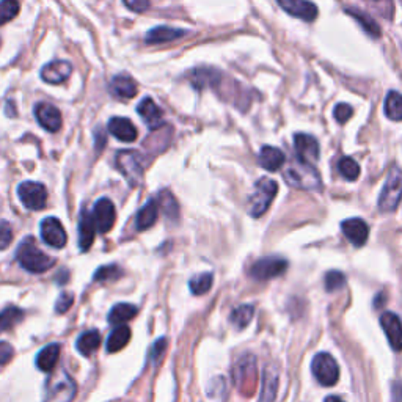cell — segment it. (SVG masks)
<instances>
[{
	"label": "cell",
	"mask_w": 402,
	"mask_h": 402,
	"mask_svg": "<svg viewBox=\"0 0 402 402\" xmlns=\"http://www.w3.org/2000/svg\"><path fill=\"white\" fill-rule=\"evenodd\" d=\"M283 178L291 187L300 188V191H319L322 186L320 174L310 162L302 159L292 161L283 172Z\"/></svg>",
	"instance_id": "6da1fadb"
},
{
	"label": "cell",
	"mask_w": 402,
	"mask_h": 402,
	"mask_svg": "<svg viewBox=\"0 0 402 402\" xmlns=\"http://www.w3.org/2000/svg\"><path fill=\"white\" fill-rule=\"evenodd\" d=\"M17 262L31 274H43L55 266V260L36 247L34 237H25L16 251Z\"/></svg>",
	"instance_id": "7a4b0ae2"
},
{
	"label": "cell",
	"mask_w": 402,
	"mask_h": 402,
	"mask_svg": "<svg viewBox=\"0 0 402 402\" xmlns=\"http://www.w3.org/2000/svg\"><path fill=\"white\" fill-rule=\"evenodd\" d=\"M77 393V383L65 369L49 373L44 389V402H73Z\"/></svg>",
	"instance_id": "3957f363"
},
{
	"label": "cell",
	"mask_w": 402,
	"mask_h": 402,
	"mask_svg": "<svg viewBox=\"0 0 402 402\" xmlns=\"http://www.w3.org/2000/svg\"><path fill=\"white\" fill-rule=\"evenodd\" d=\"M276 192H278V186L276 182L270 178H261L255 184V192L251 193L248 200V212L251 217H261L264 212L269 209L270 203H272Z\"/></svg>",
	"instance_id": "277c9868"
},
{
	"label": "cell",
	"mask_w": 402,
	"mask_h": 402,
	"mask_svg": "<svg viewBox=\"0 0 402 402\" xmlns=\"http://www.w3.org/2000/svg\"><path fill=\"white\" fill-rule=\"evenodd\" d=\"M256 379H258V368H256V358L253 355H244L237 360L234 369H232V380H234L236 387L241 389L244 394H253L256 388Z\"/></svg>",
	"instance_id": "5b68a950"
},
{
	"label": "cell",
	"mask_w": 402,
	"mask_h": 402,
	"mask_svg": "<svg viewBox=\"0 0 402 402\" xmlns=\"http://www.w3.org/2000/svg\"><path fill=\"white\" fill-rule=\"evenodd\" d=\"M402 198V170L393 167L389 170L388 178L383 184L379 198V207L382 212L394 211Z\"/></svg>",
	"instance_id": "8992f818"
},
{
	"label": "cell",
	"mask_w": 402,
	"mask_h": 402,
	"mask_svg": "<svg viewBox=\"0 0 402 402\" xmlns=\"http://www.w3.org/2000/svg\"><path fill=\"white\" fill-rule=\"evenodd\" d=\"M117 167L131 186H137L143 176V157L132 149H123L117 154Z\"/></svg>",
	"instance_id": "52a82bcc"
},
{
	"label": "cell",
	"mask_w": 402,
	"mask_h": 402,
	"mask_svg": "<svg viewBox=\"0 0 402 402\" xmlns=\"http://www.w3.org/2000/svg\"><path fill=\"white\" fill-rule=\"evenodd\" d=\"M311 369L316 380L322 387H333L339 379V368L335 358L325 354V352H320V354L313 358Z\"/></svg>",
	"instance_id": "ba28073f"
},
{
	"label": "cell",
	"mask_w": 402,
	"mask_h": 402,
	"mask_svg": "<svg viewBox=\"0 0 402 402\" xmlns=\"http://www.w3.org/2000/svg\"><path fill=\"white\" fill-rule=\"evenodd\" d=\"M288 269V261L278 256H266L258 260L253 266L250 267V276L258 281H266L275 278L281 274H285Z\"/></svg>",
	"instance_id": "9c48e42d"
},
{
	"label": "cell",
	"mask_w": 402,
	"mask_h": 402,
	"mask_svg": "<svg viewBox=\"0 0 402 402\" xmlns=\"http://www.w3.org/2000/svg\"><path fill=\"white\" fill-rule=\"evenodd\" d=\"M19 200L22 201V204L31 211H41L46 207L47 203V191L46 187L40 182H31L25 181L21 186L17 187Z\"/></svg>",
	"instance_id": "30bf717a"
},
{
	"label": "cell",
	"mask_w": 402,
	"mask_h": 402,
	"mask_svg": "<svg viewBox=\"0 0 402 402\" xmlns=\"http://www.w3.org/2000/svg\"><path fill=\"white\" fill-rule=\"evenodd\" d=\"M93 217L99 232H109L117 220L115 204L109 198H99L93 207Z\"/></svg>",
	"instance_id": "8fae6325"
},
{
	"label": "cell",
	"mask_w": 402,
	"mask_h": 402,
	"mask_svg": "<svg viewBox=\"0 0 402 402\" xmlns=\"http://www.w3.org/2000/svg\"><path fill=\"white\" fill-rule=\"evenodd\" d=\"M41 237L49 247L54 248H63L66 245V232L59 218L47 217L43 220L41 223Z\"/></svg>",
	"instance_id": "7c38bea8"
},
{
	"label": "cell",
	"mask_w": 402,
	"mask_h": 402,
	"mask_svg": "<svg viewBox=\"0 0 402 402\" xmlns=\"http://www.w3.org/2000/svg\"><path fill=\"white\" fill-rule=\"evenodd\" d=\"M288 15L313 22L318 17V6L310 0H276Z\"/></svg>",
	"instance_id": "4fadbf2b"
},
{
	"label": "cell",
	"mask_w": 402,
	"mask_h": 402,
	"mask_svg": "<svg viewBox=\"0 0 402 402\" xmlns=\"http://www.w3.org/2000/svg\"><path fill=\"white\" fill-rule=\"evenodd\" d=\"M35 117L41 128L49 132H57L61 128V113L52 104L40 103L35 105Z\"/></svg>",
	"instance_id": "5bb4252c"
},
{
	"label": "cell",
	"mask_w": 402,
	"mask_h": 402,
	"mask_svg": "<svg viewBox=\"0 0 402 402\" xmlns=\"http://www.w3.org/2000/svg\"><path fill=\"white\" fill-rule=\"evenodd\" d=\"M380 325L394 350H402V320L398 314L383 313L380 318Z\"/></svg>",
	"instance_id": "9a60e30c"
},
{
	"label": "cell",
	"mask_w": 402,
	"mask_h": 402,
	"mask_svg": "<svg viewBox=\"0 0 402 402\" xmlns=\"http://www.w3.org/2000/svg\"><path fill=\"white\" fill-rule=\"evenodd\" d=\"M73 73V65L66 60L50 61L41 69V79L50 85H60L69 79Z\"/></svg>",
	"instance_id": "2e32d148"
},
{
	"label": "cell",
	"mask_w": 402,
	"mask_h": 402,
	"mask_svg": "<svg viewBox=\"0 0 402 402\" xmlns=\"http://www.w3.org/2000/svg\"><path fill=\"white\" fill-rule=\"evenodd\" d=\"M341 230L344 232V236L349 239V241L355 245V247H362V245L366 244L368 236H369V226L362 218H348L341 223Z\"/></svg>",
	"instance_id": "e0dca14e"
},
{
	"label": "cell",
	"mask_w": 402,
	"mask_h": 402,
	"mask_svg": "<svg viewBox=\"0 0 402 402\" xmlns=\"http://www.w3.org/2000/svg\"><path fill=\"white\" fill-rule=\"evenodd\" d=\"M294 148L302 161L313 163L319 159V142L310 134H295Z\"/></svg>",
	"instance_id": "ac0fdd59"
},
{
	"label": "cell",
	"mask_w": 402,
	"mask_h": 402,
	"mask_svg": "<svg viewBox=\"0 0 402 402\" xmlns=\"http://www.w3.org/2000/svg\"><path fill=\"white\" fill-rule=\"evenodd\" d=\"M137 112L149 129H161L163 126V112L151 98H143L137 105Z\"/></svg>",
	"instance_id": "d6986e66"
},
{
	"label": "cell",
	"mask_w": 402,
	"mask_h": 402,
	"mask_svg": "<svg viewBox=\"0 0 402 402\" xmlns=\"http://www.w3.org/2000/svg\"><path fill=\"white\" fill-rule=\"evenodd\" d=\"M107 129H109V132L113 137H117L118 140L126 142V143L134 142L138 135L137 128L132 124L131 119L123 118V117L112 118L109 124H107Z\"/></svg>",
	"instance_id": "ffe728a7"
},
{
	"label": "cell",
	"mask_w": 402,
	"mask_h": 402,
	"mask_svg": "<svg viewBox=\"0 0 402 402\" xmlns=\"http://www.w3.org/2000/svg\"><path fill=\"white\" fill-rule=\"evenodd\" d=\"M94 231H96V223H94L93 212L84 209L80 212L79 220V247L82 251L90 250L94 241Z\"/></svg>",
	"instance_id": "44dd1931"
},
{
	"label": "cell",
	"mask_w": 402,
	"mask_h": 402,
	"mask_svg": "<svg viewBox=\"0 0 402 402\" xmlns=\"http://www.w3.org/2000/svg\"><path fill=\"white\" fill-rule=\"evenodd\" d=\"M258 162L267 172H276V170L285 165L286 156L281 149L275 147H262L260 156H258Z\"/></svg>",
	"instance_id": "7402d4cb"
},
{
	"label": "cell",
	"mask_w": 402,
	"mask_h": 402,
	"mask_svg": "<svg viewBox=\"0 0 402 402\" xmlns=\"http://www.w3.org/2000/svg\"><path fill=\"white\" fill-rule=\"evenodd\" d=\"M186 35V30L167 27V25H159V27L151 29L147 35H144V41L149 44H161L179 40Z\"/></svg>",
	"instance_id": "603a6c76"
},
{
	"label": "cell",
	"mask_w": 402,
	"mask_h": 402,
	"mask_svg": "<svg viewBox=\"0 0 402 402\" xmlns=\"http://www.w3.org/2000/svg\"><path fill=\"white\" fill-rule=\"evenodd\" d=\"M278 392V371L274 366H267L262 377V389L260 402H274Z\"/></svg>",
	"instance_id": "cb8c5ba5"
},
{
	"label": "cell",
	"mask_w": 402,
	"mask_h": 402,
	"mask_svg": "<svg viewBox=\"0 0 402 402\" xmlns=\"http://www.w3.org/2000/svg\"><path fill=\"white\" fill-rule=\"evenodd\" d=\"M157 214H159V203H157L156 198H151L147 201L140 211L137 214V230L144 231L149 230L157 222Z\"/></svg>",
	"instance_id": "d4e9b609"
},
{
	"label": "cell",
	"mask_w": 402,
	"mask_h": 402,
	"mask_svg": "<svg viewBox=\"0 0 402 402\" xmlns=\"http://www.w3.org/2000/svg\"><path fill=\"white\" fill-rule=\"evenodd\" d=\"M60 357V344H49L36 355V366L43 373H52Z\"/></svg>",
	"instance_id": "484cf974"
},
{
	"label": "cell",
	"mask_w": 402,
	"mask_h": 402,
	"mask_svg": "<svg viewBox=\"0 0 402 402\" xmlns=\"http://www.w3.org/2000/svg\"><path fill=\"white\" fill-rule=\"evenodd\" d=\"M110 91L117 98L132 99L137 94V85L129 75H115L110 82Z\"/></svg>",
	"instance_id": "4316f807"
},
{
	"label": "cell",
	"mask_w": 402,
	"mask_h": 402,
	"mask_svg": "<svg viewBox=\"0 0 402 402\" xmlns=\"http://www.w3.org/2000/svg\"><path fill=\"white\" fill-rule=\"evenodd\" d=\"M345 13H348L349 16H352L355 19V21L362 25V29L366 31V34L371 38H379L382 35V30H380V25L377 24L371 15L368 13H363L362 10L358 8H345Z\"/></svg>",
	"instance_id": "83f0119b"
},
{
	"label": "cell",
	"mask_w": 402,
	"mask_h": 402,
	"mask_svg": "<svg viewBox=\"0 0 402 402\" xmlns=\"http://www.w3.org/2000/svg\"><path fill=\"white\" fill-rule=\"evenodd\" d=\"M131 335L132 333L128 325H117V329L110 333L109 339H107V352L115 354V352L121 350L131 341Z\"/></svg>",
	"instance_id": "f1b7e54d"
},
{
	"label": "cell",
	"mask_w": 402,
	"mask_h": 402,
	"mask_svg": "<svg viewBox=\"0 0 402 402\" xmlns=\"http://www.w3.org/2000/svg\"><path fill=\"white\" fill-rule=\"evenodd\" d=\"M383 112L392 121H402V94L398 91H388L383 103Z\"/></svg>",
	"instance_id": "f546056e"
},
{
	"label": "cell",
	"mask_w": 402,
	"mask_h": 402,
	"mask_svg": "<svg viewBox=\"0 0 402 402\" xmlns=\"http://www.w3.org/2000/svg\"><path fill=\"white\" fill-rule=\"evenodd\" d=\"M99 344H100V335L98 330H88L85 333H82L77 338V343H75L77 350L85 357H90L94 350H98Z\"/></svg>",
	"instance_id": "4dcf8cb0"
},
{
	"label": "cell",
	"mask_w": 402,
	"mask_h": 402,
	"mask_svg": "<svg viewBox=\"0 0 402 402\" xmlns=\"http://www.w3.org/2000/svg\"><path fill=\"white\" fill-rule=\"evenodd\" d=\"M137 316V306L131 304H118L112 308L109 322L112 325H124L128 320Z\"/></svg>",
	"instance_id": "1f68e13d"
},
{
	"label": "cell",
	"mask_w": 402,
	"mask_h": 402,
	"mask_svg": "<svg viewBox=\"0 0 402 402\" xmlns=\"http://www.w3.org/2000/svg\"><path fill=\"white\" fill-rule=\"evenodd\" d=\"M24 318V311L17 306H8L0 311V333L11 330L13 327L21 322Z\"/></svg>",
	"instance_id": "d6a6232c"
},
{
	"label": "cell",
	"mask_w": 402,
	"mask_h": 402,
	"mask_svg": "<svg viewBox=\"0 0 402 402\" xmlns=\"http://www.w3.org/2000/svg\"><path fill=\"white\" fill-rule=\"evenodd\" d=\"M253 314H255V308L253 306H251V305H241V306H237V308H234V310H232L230 320H231V324L234 325L237 330H242L251 322V319H253Z\"/></svg>",
	"instance_id": "836d02e7"
},
{
	"label": "cell",
	"mask_w": 402,
	"mask_h": 402,
	"mask_svg": "<svg viewBox=\"0 0 402 402\" xmlns=\"http://www.w3.org/2000/svg\"><path fill=\"white\" fill-rule=\"evenodd\" d=\"M212 281H214L212 274L204 272L195 275L193 278H191V281H188V289H191V292L195 295H203L211 289Z\"/></svg>",
	"instance_id": "e575fe53"
},
{
	"label": "cell",
	"mask_w": 402,
	"mask_h": 402,
	"mask_svg": "<svg viewBox=\"0 0 402 402\" xmlns=\"http://www.w3.org/2000/svg\"><path fill=\"white\" fill-rule=\"evenodd\" d=\"M156 200H157V203H159V207H162L163 212H165L167 217L178 218L179 207H178V203H176V200L172 195V192L162 191L159 193V197H157Z\"/></svg>",
	"instance_id": "d590c367"
},
{
	"label": "cell",
	"mask_w": 402,
	"mask_h": 402,
	"mask_svg": "<svg viewBox=\"0 0 402 402\" xmlns=\"http://www.w3.org/2000/svg\"><path fill=\"white\" fill-rule=\"evenodd\" d=\"M338 170L344 179L355 181L360 176V165L352 157H343L338 162Z\"/></svg>",
	"instance_id": "8d00e7d4"
},
{
	"label": "cell",
	"mask_w": 402,
	"mask_h": 402,
	"mask_svg": "<svg viewBox=\"0 0 402 402\" xmlns=\"http://www.w3.org/2000/svg\"><path fill=\"white\" fill-rule=\"evenodd\" d=\"M19 8H21V5L17 0H0V27L13 21L17 16Z\"/></svg>",
	"instance_id": "74e56055"
},
{
	"label": "cell",
	"mask_w": 402,
	"mask_h": 402,
	"mask_svg": "<svg viewBox=\"0 0 402 402\" xmlns=\"http://www.w3.org/2000/svg\"><path fill=\"white\" fill-rule=\"evenodd\" d=\"M123 275L121 269L117 264H109V266H103L98 269V272L94 274V280L96 281H115L119 276Z\"/></svg>",
	"instance_id": "f35d334b"
},
{
	"label": "cell",
	"mask_w": 402,
	"mask_h": 402,
	"mask_svg": "<svg viewBox=\"0 0 402 402\" xmlns=\"http://www.w3.org/2000/svg\"><path fill=\"white\" fill-rule=\"evenodd\" d=\"M345 283V276L344 274L338 272V270H332L325 275V289L329 292L333 291H338V289H341Z\"/></svg>",
	"instance_id": "ab89813d"
},
{
	"label": "cell",
	"mask_w": 402,
	"mask_h": 402,
	"mask_svg": "<svg viewBox=\"0 0 402 402\" xmlns=\"http://www.w3.org/2000/svg\"><path fill=\"white\" fill-rule=\"evenodd\" d=\"M368 2L374 6L375 11L379 13L382 17L393 19V16H394V2L393 0H368Z\"/></svg>",
	"instance_id": "60d3db41"
},
{
	"label": "cell",
	"mask_w": 402,
	"mask_h": 402,
	"mask_svg": "<svg viewBox=\"0 0 402 402\" xmlns=\"http://www.w3.org/2000/svg\"><path fill=\"white\" fill-rule=\"evenodd\" d=\"M352 113H354V110H352V107L345 103H339L335 105V109H333V117H335L339 124L348 123L352 117Z\"/></svg>",
	"instance_id": "b9f144b4"
},
{
	"label": "cell",
	"mask_w": 402,
	"mask_h": 402,
	"mask_svg": "<svg viewBox=\"0 0 402 402\" xmlns=\"http://www.w3.org/2000/svg\"><path fill=\"white\" fill-rule=\"evenodd\" d=\"M13 241L11 225L5 220H0V250H5Z\"/></svg>",
	"instance_id": "7bdbcfd3"
},
{
	"label": "cell",
	"mask_w": 402,
	"mask_h": 402,
	"mask_svg": "<svg viewBox=\"0 0 402 402\" xmlns=\"http://www.w3.org/2000/svg\"><path fill=\"white\" fill-rule=\"evenodd\" d=\"M73 304H74V297L71 294H66V292H63V294H60V297H59V300H57V304H55V311L57 313H60V314H63V313H66L69 308L73 306Z\"/></svg>",
	"instance_id": "ee69618b"
},
{
	"label": "cell",
	"mask_w": 402,
	"mask_h": 402,
	"mask_svg": "<svg viewBox=\"0 0 402 402\" xmlns=\"http://www.w3.org/2000/svg\"><path fill=\"white\" fill-rule=\"evenodd\" d=\"M123 2L134 13H144L149 8V0H123Z\"/></svg>",
	"instance_id": "f6af8a7d"
},
{
	"label": "cell",
	"mask_w": 402,
	"mask_h": 402,
	"mask_svg": "<svg viewBox=\"0 0 402 402\" xmlns=\"http://www.w3.org/2000/svg\"><path fill=\"white\" fill-rule=\"evenodd\" d=\"M13 355H15V349H13L8 343L0 341V364L8 363Z\"/></svg>",
	"instance_id": "bcb514c9"
},
{
	"label": "cell",
	"mask_w": 402,
	"mask_h": 402,
	"mask_svg": "<svg viewBox=\"0 0 402 402\" xmlns=\"http://www.w3.org/2000/svg\"><path fill=\"white\" fill-rule=\"evenodd\" d=\"M165 348H167V339L165 338L157 339V341L153 345V354H151V358H153L154 362L159 360L161 355H162V352L165 350Z\"/></svg>",
	"instance_id": "7dc6e473"
},
{
	"label": "cell",
	"mask_w": 402,
	"mask_h": 402,
	"mask_svg": "<svg viewBox=\"0 0 402 402\" xmlns=\"http://www.w3.org/2000/svg\"><path fill=\"white\" fill-rule=\"evenodd\" d=\"M324 402H344L341 398H338V396H329Z\"/></svg>",
	"instance_id": "c3c4849f"
}]
</instances>
